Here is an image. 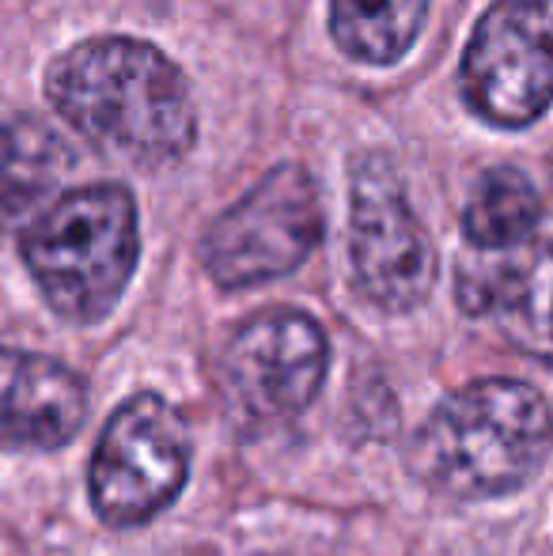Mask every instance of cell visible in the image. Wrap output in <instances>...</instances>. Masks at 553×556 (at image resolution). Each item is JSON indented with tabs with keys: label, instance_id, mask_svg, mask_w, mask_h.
Listing matches in <instances>:
<instances>
[{
	"label": "cell",
	"instance_id": "9c48e42d",
	"mask_svg": "<svg viewBox=\"0 0 553 556\" xmlns=\"http://www.w3.org/2000/svg\"><path fill=\"white\" fill-rule=\"evenodd\" d=\"M88 394L65 364L38 352L0 349V446L53 451L84 425Z\"/></svg>",
	"mask_w": 553,
	"mask_h": 556
},
{
	"label": "cell",
	"instance_id": "5b68a950",
	"mask_svg": "<svg viewBox=\"0 0 553 556\" xmlns=\"http://www.w3.org/2000/svg\"><path fill=\"white\" fill-rule=\"evenodd\" d=\"M190 432L160 394H137L106 420L91 458V504L106 527H140L183 492Z\"/></svg>",
	"mask_w": 553,
	"mask_h": 556
},
{
	"label": "cell",
	"instance_id": "6da1fadb",
	"mask_svg": "<svg viewBox=\"0 0 553 556\" xmlns=\"http://www.w3.org/2000/svg\"><path fill=\"white\" fill-rule=\"evenodd\" d=\"M46 96L91 148L140 170L175 167L198 140L190 84L140 38H88L65 50L46 73Z\"/></svg>",
	"mask_w": 553,
	"mask_h": 556
},
{
	"label": "cell",
	"instance_id": "3957f363",
	"mask_svg": "<svg viewBox=\"0 0 553 556\" xmlns=\"http://www.w3.org/2000/svg\"><path fill=\"white\" fill-rule=\"evenodd\" d=\"M137 205L126 186H80L23 231V262L65 323H99L137 269Z\"/></svg>",
	"mask_w": 553,
	"mask_h": 556
},
{
	"label": "cell",
	"instance_id": "8fae6325",
	"mask_svg": "<svg viewBox=\"0 0 553 556\" xmlns=\"http://www.w3.org/2000/svg\"><path fill=\"white\" fill-rule=\"evenodd\" d=\"M68 167V148L38 117L0 125V227L30 213Z\"/></svg>",
	"mask_w": 553,
	"mask_h": 556
},
{
	"label": "cell",
	"instance_id": "8992f818",
	"mask_svg": "<svg viewBox=\"0 0 553 556\" xmlns=\"http://www.w3.org/2000/svg\"><path fill=\"white\" fill-rule=\"evenodd\" d=\"M463 99L501 129H524L553 103V15L539 0H501L478 20L458 68Z\"/></svg>",
	"mask_w": 553,
	"mask_h": 556
},
{
	"label": "cell",
	"instance_id": "7c38bea8",
	"mask_svg": "<svg viewBox=\"0 0 553 556\" xmlns=\"http://www.w3.org/2000/svg\"><path fill=\"white\" fill-rule=\"evenodd\" d=\"M428 0H334L330 35L361 65H394L414 50Z\"/></svg>",
	"mask_w": 553,
	"mask_h": 556
},
{
	"label": "cell",
	"instance_id": "277c9868",
	"mask_svg": "<svg viewBox=\"0 0 553 556\" xmlns=\"http://www.w3.org/2000/svg\"><path fill=\"white\" fill-rule=\"evenodd\" d=\"M323 239V205L300 163H280L239 198L201 239L205 273L221 288H254L288 277Z\"/></svg>",
	"mask_w": 553,
	"mask_h": 556
},
{
	"label": "cell",
	"instance_id": "30bf717a",
	"mask_svg": "<svg viewBox=\"0 0 553 556\" xmlns=\"http://www.w3.org/2000/svg\"><path fill=\"white\" fill-rule=\"evenodd\" d=\"M458 303L489 315L524 352L553 359V247H519V254L458 273Z\"/></svg>",
	"mask_w": 553,
	"mask_h": 556
},
{
	"label": "cell",
	"instance_id": "ba28073f",
	"mask_svg": "<svg viewBox=\"0 0 553 556\" xmlns=\"http://www.w3.org/2000/svg\"><path fill=\"white\" fill-rule=\"evenodd\" d=\"M349 257L361 292L384 311H414L436 280V250L384 155L353 163Z\"/></svg>",
	"mask_w": 553,
	"mask_h": 556
},
{
	"label": "cell",
	"instance_id": "7a4b0ae2",
	"mask_svg": "<svg viewBox=\"0 0 553 556\" xmlns=\"http://www.w3.org/2000/svg\"><path fill=\"white\" fill-rule=\"evenodd\" d=\"M550 443L553 417L539 390L481 379L436 405L410 446V466L440 496L489 500L531 481Z\"/></svg>",
	"mask_w": 553,
	"mask_h": 556
},
{
	"label": "cell",
	"instance_id": "4fadbf2b",
	"mask_svg": "<svg viewBox=\"0 0 553 556\" xmlns=\"http://www.w3.org/2000/svg\"><path fill=\"white\" fill-rule=\"evenodd\" d=\"M542 220V201L531 178L512 167L489 170L478 182L474 198L466 201L463 231L478 250L501 254V250H519L535 235Z\"/></svg>",
	"mask_w": 553,
	"mask_h": 556
},
{
	"label": "cell",
	"instance_id": "52a82bcc",
	"mask_svg": "<svg viewBox=\"0 0 553 556\" xmlns=\"http://www.w3.org/2000/svg\"><path fill=\"white\" fill-rule=\"evenodd\" d=\"M330 344L303 311H262L243 323L221 356V387L231 417L274 425L307 409L323 390Z\"/></svg>",
	"mask_w": 553,
	"mask_h": 556
}]
</instances>
